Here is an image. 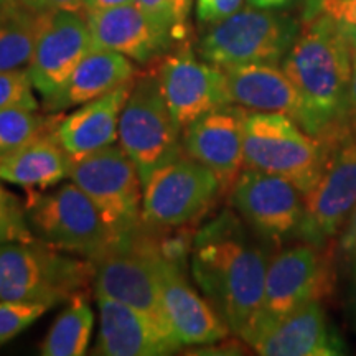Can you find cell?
Wrapping results in <instances>:
<instances>
[{
    "instance_id": "cell-1",
    "label": "cell",
    "mask_w": 356,
    "mask_h": 356,
    "mask_svg": "<svg viewBox=\"0 0 356 356\" xmlns=\"http://www.w3.org/2000/svg\"><path fill=\"white\" fill-rule=\"evenodd\" d=\"M264 243L229 210L208 221L193 238L190 259L195 284L241 340L254 323L264 293L270 261Z\"/></svg>"
},
{
    "instance_id": "cell-2",
    "label": "cell",
    "mask_w": 356,
    "mask_h": 356,
    "mask_svg": "<svg viewBox=\"0 0 356 356\" xmlns=\"http://www.w3.org/2000/svg\"><path fill=\"white\" fill-rule=\"evenodd\" d=\"M350 43L340 29L322 13L304 17L282 70L304 102V129L330 145L351 131L350 88L353 73Z\"/></svg>"
},
{
    "instance_id": "cell-3",
    "label": "cell",
    "mask_w": 356,
    "mask_h": 356,
    "mask_svg": "<svg viewBox=\"0 0 356 356\" xmlns=\"http://www.w3.org/2000/svg\"><path fill=\"white\" fill-rule=\"evenodd\" d=\"M95 264L50 244L13 241L0 244V300L37 302L48 309L88 293Z\"/></svg>"
},
{
    "instance_id": "cell-4",
    "label": "cell",
    "mask_w": 356,
    "mask_h": 356,
    "mask_svg": "<svg viewBox=\"0 0 356 356\" xmlns=\"http://www.w3.org/2000/svg\"><path fill=\"white\" fill-rule=\"evenodd\" d=\"M243 145L249 168L286 178L302 195L322 177L333 149L293 119L274 113H248Z\"/></svg>"
},
{
    "instance_id": "cell-5",
    "label": "cell",
    "mask_w": 356,
    "mask_h": 356,
    "mask_svg": "<svg viewBox=\"0 0 356 356\" xmlns=\"http://www.w3.org/2000/svg\"><path fill=\"white\" fill-rule=\"evenodd\" d=\"M300 33V24L273 8L246 7L211 25L198 43L203 60L226 68L236 65H279Z\"/></svg>"
},
{
    "instance_id": "cell-6",
    "label": "cell",
    "mask_w": 356,
    "mask_h": 356,
    "mask_svg": "<svg viewBox=\"0 0 356 356\" xmlns=\"http://www.w3.org/2000/svg\"><path fill=\"white\" fill-rule=\"evenodd\" d=\"M25 208L35 238L70 254L92 261L119 241L76 184L63 185L51 193H26Z\"/></svg>"
},
{
    "instance_id": "cell-7",
    "label": "cell",
    "mask_w": 356,
    "mask_h": 356,
    "mask_svg": "<svg viewBox=\"0 0 356 356\" xmlns=\"http://www.w3.org/2000/svg\"><path fill=\"white\" fill-rule=\"evenodd\" d=\"M157 257L154 229L142 222L136 233L92 259V287L96 296L109 297L142 312L175 337L160 299Z\"/></svg>"
},
{
    "instance_id": "cell-8",
    "label": "cell",
    "mask_w": 356,
    "mask_h": 356,
    "mask_svg": "<svg viewBox=\"0 0 356 356\" xmlns=\"http://www.w3.org/2000/svg\"><path fill=\"white\" fill-rule=\"evenodd\" d=\"M332 286L330 257L325 248L304 243L280 251L267 266L259 312L244 341L252 346L292 312L312 300H322Z\"/></svg>"
},
{
    "instance_id": "cell-9",
    "label": "cell",
    "mask_w": 356,
    "mask_h": 356,
    "mask_svg": "<svg viewBox=\"0 0 356 356\" xmlns=\"http://www.w3.org/2000/svg\"><path fill=\"white\" fill-rule=\"evenodd\" d=\"M180 132L160 91L155 70L137 73L119 118L118 140L136 163L142 184L155 168L185 154Z\"/></svg>"
},
{
    "instance_id": "cell-10",
    "label": "cell",
    "mask_w": 356,
    "mask_h": 356,
    "mask_svg": "<svg viewBox=\"0 0 356 356\" xmlns=\"http://www.w3.org/2000/svg\"><path fill=\"white\" fill-rule=\"evenodd\" d=\"M70 178L91 198L119 241L140 228L144 184L121 145L113 144L73 162Z\"/></svg>"
},
{
    "instance_id": "cell-11",
    "label": "cell",
    "mask_w": 356,
    "mask_h": 356,
    "mask_svg": "<svg viewBox=\"0 0 356 356\" xmlns=\"http://www.w3.org/2000/svg\"><path fill=\"white\" fill-rule=\"evenodd\" d=\"M210 168L181 154L150 173L144 184L142 220L152 228H180L202 218L221 193Z\"/></svg>"
},
{
    "instance_id": "cell-12",
    "label": "cell",
    "mask_w": 356,
    "mask_h": 356,
    "mask_svg": "<svg viewBox=\"0 0 356 356\" xmlns=\"http://www.w3.org/2000/svg\"><path fill=\"white\" fill-rule=\"evenodd\" d=\"M356 207V131L333 145L322 177L304 195V215L297 238L325 248L345 226Z\"/></svg>"
},
{
    "instance_id": "cell-13",
    "label": "cell",
    "mask_w": 356,
    "mask_h": 356,
    "mask_svg": "<svg viewBox=\"0 0 356 356\" xmlns=\"http://www.w3.org/2000/svg\"><path fill=\"white\" fill-rule=\"evenodd\" d=\"M155 63L160 91L181 132L207 113L233 104L222 68L200 60L186 44H180Z\"/></svg>"
},
{
    "instance_id": "cell-14",
    "label": "cell",
    "mask_w": 356,
    "mask_h": 356,
    "mask_svg": "<svg viewBox=\"0 0 356 356\" xmlns=\"http://www.w3.org/2000/svg\"><path fill=\"white\" fill-rule=\"evenodd\" d=\"M86 17L74 10L47 12L29 70L47 113H55L71 74L91 50Z\"/></svg>"
},
{
    "instance_id": "cell-15",
    "label": "cell",
    "mask_w": 356,
    "mask_h": 356,
    "mask_svg": "<svg viewBox=\"0 0 356 356\" xmlns=\"http://www.w3.org/2000/svg\"><path fill=\"white\" fill-rule=\"evenodd\" d=\"M304 195L286 178L244 168L231 188V203L246 225L270 244L297 236Z\"/></svg>"
},
{
    "instance_id": "cell-16",
    "label": "cell",
    "mask_w": 356,
    "mask_h": 356,
    "mask_svg": "<svg viewBox=\"0 0 356 356\" xmlns=\"http://www.w3.org/2000/svg\"><path fill=\"white\" fill-rule=\"evenodd\" d=\"M84 17L92 48L122 53L140 65L155 63L159 58L184 44L168 26L155 20L137 2Z\"/></svg>"
},
{
    "instance_id": "cell-17",
    "label": "cell",
    "mask_w": 356,
    "mask_h": 356,
    "mask_svg": "<svg viewBox=\"0 0 356 356\" xmlns=\"http://www.w3.org/2000/svg\"><path fill=\"white\" fill-rule=\"evenodd\" d=\"M248 109L228 104L207 113L184 131V152L215 173L222 191H231L246 165L244 119Z\"/></svg>"
},
{
    "instance_id": "cell-18",
    "label": "cell",
    "mask_w": 356,
    "mask_h": 356,
    "mask_svg": "<svg viewBox=\"0 0 356 356\" xmlns=\"http://www.w3.org/2000/svg\"><path fill=\"white\" fill-rule=\"evenodd\" d=\"M162 307L181 346L215 345L229 337V327L207 299L195 291L185 266L157 257Z\"/></svg>"
},
{
    "instance_id": "cell-19",
    "label": "cell",
    "mask_w": 356,
    "mask_h": 356,
    "mask_svg": "<svg viewBox=\"0 0 356 356\" xmlns=\"http://www.w3.org/2000/svg\"><path fill=\"white\" fill-rule=\"evenodd\" d=\"M97 297L99 333L92 355L102 356H162L181 348L172 333L152 318L122 302Z\"/></svg>"
},
{
    "instance_id": "cell-20",
    "label": "cell",
    "mask_w": 356,
    "mask_h": 356,
    "mask_svg": "<svg viewBox=\"0 0 356 356\" xmlns=\"http://www.w3.org/2000/svg\"><path fill=\"white\" fill-rule=\"evenodd\" d=\"M252 348L264 356L346 355L343 338L333 328L320 300H312L280 320Z\"/></svg>"
},
{
    "instance_id": "cell-21",
    "label": "cell",
    "mask_w": 356,
    "mask_h": 356,
    "mask_svg": "<svg viewBox=\"0 0 356 356\" xmlns=\"http://www.w3.org/2000/svg\"><path fill=\"white\" fill-rule=\"evenodd\" d=\"M222 71L233 104L251 113L284 114L304 129V102L282 66L251 63L226 66Z\"/></svg>"
},
{
    "instance_id": "cell-22",
    "label": "cell",
    "mask_w": 356,
    "mask_h": 356,
    "mask_svg": "<svg viewBox=\"0 0 356 356\" xmlns=\"http://www.w3.org/2000/svg\"><path fill=\"white\" fill-rule=\"evenodd\" d=\"M134 79L86 102L73 114L61 115L53 136L73 162L99 152L118 140L119 118L131 95Z\"/></svg>"
},
{
    "instance_id": "cell-23",
    "label": "cell",
    "mask_w": 356,
    "mask_h": 356,
    "mask_svg": "<svg viewBox=\"0 0 356 356\" xmlns=\"http://www.w3.org/2000/svg\"><path fill=\"white\" fill-rule=\"evenodd\" d=\"M73 160L48 134L33 144L0 157V180L25 188L26 193L51 188L70 178Z\"/></svg>"
},
{
    "instance_id": "cell-24",
    "label": "cell",
    "mask_w": 356,
    "mask_h": 356,
    "mask_svg": "<svg viewBox=\"0 0 356 356\" xmlns=\"http://www.w3.org/2000/svg\"><path fill=\"white\" fill-rule=\"evenodd\" d=\"M136 76L137 70L131 58L104 48H91L71 74L68 86L56 102L55 113L97 99Z\"/></svg>"
},
{
    "instance_id": "cell-25",
    "label": "cell",
    "mask_w": 356,
    "mask_h": 356,
    "mask_svg": "<svg viewBox=\"0 0 356 356\" xmlns=\"http://www.w3.org/2000/svg\"><path fill=\"white\" fill-rule=\"evenodd\" d=\"M47 12L33 10L25 0L0 7V71L26 68Z\"/></svg>"
},
{
    "instance_id": "cell-26",
    "label": "cell",
    "mask_w": 356,
    "mask_h": 356,
    "mask_svg": "<svg viewBox=\"0 0 356 356\" xmlns=\"http://www.w3.org/2000/svg\"><path fill=\"white\" fill-rule=\"evenodd\" d=\"M88 293L73 297L68 307L55 318L40 345L43 356H81L91 340L95 314L86 300Z\"/></svg>"
},
{
    "instance_id": "cell-27",
    "label": "cell",
    "mask_w": 356,
    "mask_h": 356,
    "mask_svg": "<svg viewBox=\"0 0 356 356\" xmlns=\"http://www.w3.org/2000/svg\"><path fill=\"white\" fill-rule=\"evenodd\" d=\"M61 115L26 108L0 109V157L17 152L55 131Z\"/></svg>"
},
{
    "instance_id": "cell-28",
    "label": "cell",
    "mask_w": 356,
    "mask_h": 356,
    "mask_svg": "<svg viewBox=\"0 0 356 356\" xmlns=\"http://www.w3.org/2000/svg\"><path fill=\"white\" fill-rule=\"evenodd\" d=\"M33 239L37 238L26 220L25 202L0 185V244Z\"/></svg>"
},
{
    "instance_id": "cell-29",
    "label": "cell",
    "mask_w": 356,
    "mask_h": 356,
    "mask_svg": "<svg viewBox=\"0 0 356 356\" xmlns=\"http://www.w3.org/2000/svg\"><path fill=\"white\" fill-rule=\"evenodd\" d=\"M47 310V305L37 302L0 300V346L32 327Z\"/></svg>"
},
{
    "instance_id": "cell-30",
    "label": "cell",
    "mask_w": 356,
    "mask_h": 356,
    "mask_svg": "<svg viewBox=\"0 0 356 356\" xmlns=\"http://www.w3.org/2000/svg\"><path fill=\"white\" fill-rule=\"evenodd\" d=\"M6 108L38 109L32 78L26 68L0 71V109Z\"/></svg>"
},
{
    "instance_id": "cell-31",
    "label": "cell",
    "mask_w": 356,
    "mask_h": 356,
    "mask_svg": "<svg viewBox=\"0 0 356 356\" xmlns=\"http://www.w3.org/2000/svg\"><path fill=\"white\" fill-rule=\"evenodd\" d=\"M315 13L328 17L356 53V0H307L304 17Z\"/></svg>"
},
{
    "instance_id": "cell-32",
    "label": "cell",
    "mask_w": 356,
    "mask_h": 356,
    "mask_svg": "<svg viewBox=\"0 0 356 356\" xmlns=\"http://www.w3.org/2000/svg\"><path fill=\"white\" fill-rule=\"evenodd\" d=\"M137 3L185 43L193 0H137Z\"/></svg>"
},
{
    "instance_id": "cell-33",
    "label": "cell",
    "mask_w": 356,
    "mask_h": 356,
    "mask_svg": "<svg viewBox=\"0 0 356 356\" xmlns=\"http://www.w3.org/2000/svg\"><path fill=\"white\" fill-rule=\"evenodd\" d=\"M246 0H195V13L202 25H215L241 10Z\"/></svg>"
},
{
    "instance_id": "cell-34",
    "label": "cell",
    "mask_w": 356,
    "mask_h": 356,
    "mask_svg": "<svg viewBox=\"0 0 356 356\" xmlns=\"http://www.w3.org/2000/svg\"><path fill=\"white\" fill-rule=\"evenodd\" d=\"M29 7L38 12H55V10H79L81 0H25Z\"/></svg>"
},
{
    "instance_id": "cell-35",
    "label": "cell",
    "mask_w": 356,
    "mask_h": 356,
    "mask_svg": "<svg viewBox=\"0 0 356 356\" xmlns=\"http://www.w3.org/2000/svg\"><path fill=\"white\" fill-rule=\"evenodd\" d=\"M338 248L343 251L345 254H355L356 252V207L353 213H351L348 221L343 226V234L340 236L338 241Z\"/></svg>"
},
{
    "instance_id": "cell-36",
    "label": "cell",
    "mask_w": 356,
    "mask_h": 356,
    "mask_svg": "<svg viewBox=\"0 0 356 356\" xmlns=\"http://www.w3.org/2000/svg\"><path fill=\"white\" fill-rule=\"evenodd\" d=\"M137 0H81V6H79V13L81 15H88L92 12H101L108 10V8L127 6V3H136Z\"/></svg>"
},
{
    "instance_id": "cell-37",
    "label": "cell",
    "mask_w": 356,
    "mask_h": 356,
    "mask_svg": "<svg viewBox=\"0 0 356 356\" xmlns=\"http://www.w3.org/2000/svg\"><path fill=\"white\" fill-rule=\"evenodd\" d=\"M346 312H348V320L351 330L356 333V252L353 262V273H351V280L348 287V299H346Z\"/></svg>"
},
{
    "instance_id": "cell-38",
    "label": "cell",
    "mask_w": 356,
    "mask_h": 356,
    "mask_svg": "<svg viewBox=\"0 0 356 356\" xmlns=\"http://www.w3.org/2000/svg\"><path fill=\"white\" fill-rule=\"evenodd\" d=\"M296 2L297 0H248V3L251 7L273 8V10H280V8H286Z\"/></svg>"
},
{
    "instance_id": "cell-39",
    "label": "cell",
    "mask_w": 356,
    "mask_h": 356,
    "mask_svg": "<svg viewBox=\"0 0 356 356\" xmlns=\"http://www.w3.org/2000/svg\"><path fill=\"white\" fill-rule=\"evenodd\" d=\"M356 122V53L353 56V73H351L350 88V127Z\"/></svg>"
},
{
    "instance_id": "cell-40",
    "label": "cell",
    "mask_w": 356,
    "mask_h": 356,
    "mask_svg": "<svg viewBox=\"0 0 356 356\" xmlns=\"http://www.w3.org/2000/svg\"><path fill=\"white\" fill-rule=\"evenodd\" d=\"M7 2H10V0H0V7H3V6H6Z\"/></svg>"
},
{
    "instance_id": "cell-41",
    "label": "cell",
    "mask_w": 356,
    "mask_h": 356,
    "mask_svg": "<svg viewBox=\"0 0 356 356\" xmlns=\"http://www.w3.org/2000/svg\"><path fill=\"white\" fill-rule=\"evenodd\" d=\"M351 129H353V131H356V122H353V126H351Z\"/></svg>"
}]
</instances>
